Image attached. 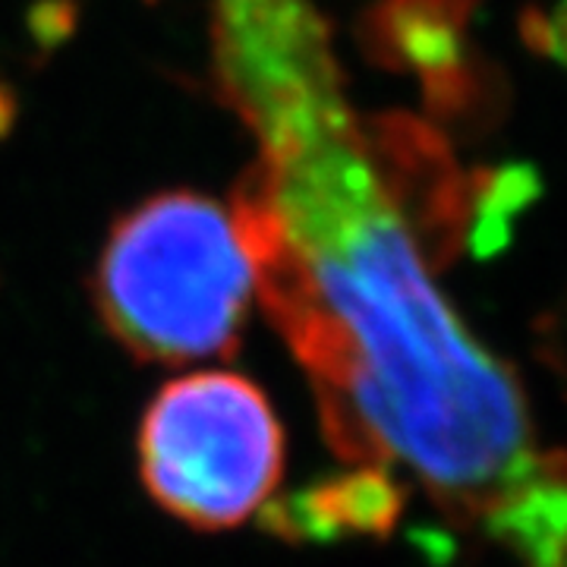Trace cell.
<instances>
[{"label": "cell", "instance_id": "cell-3", "mask_svg": "<svg viewBox=\"0 0 567 567\" xmlns=\"http://www.w3.org/2000/svg\"><path fill=\"white\" fill-rule=\"evenodd\" d=\"M152 498L199 529L244 524L271 498L284 435L259 388L234 372H193L164 385L140 429Z\"/></svg>", "mask_w": 567, "mask_h": 567}, {"label": "cell", "instance_id": "cell-5", "mask_svg": "<svg viewBox=\"0 0 567 567\" xmlns=\"http://www.w3.org/2000/svg\"><path fill=\"white\" fill-rule=\"evenodd\" d=\"M527 35L536 48H543L548 58L567 66V0H561L551 13H533L527 20Z\"/></svg>", "mask_w": 567, "mask_h": 567}, {"label": "cell", "instance_id": "cell-4", "mask_svg": "<svg viewBox=\"0 0 567 567\" xmlns=\"http://www.w3.org/2000/svg\"><path fill=\"white\" fill-rule=\"evenodd\" d=\"M473 0H382L369 20L379 58L423 80L432 107L445 117L480 107V66L466 54V17Z\"/></svg>", "mask_w": 567, "mask_h": 567}, {"label": "cell", "instance_id": "cell-2", "mask_svg": "<svg viewBox=\"0 0 567 567\" xmlns=\"http://www.w3.org/2000/svg\"><path fill=\"white\" fill-rule=\"evenodd\" d=\"M95 297L107 331L140 360L227 357L256 297L234 208L189 189L136 205L104 244Z\"/></svg>", "mask_w": 567, "mask_h": 567}, {"label": "cell", "instance_id": "cell-1", "mask_svg": "<svg viewBox=\"0 0 567 567\" xmlns=\"http://www.w3.org/2000/svg\"><path fill=\"white\" fill-rule=\"evenodd\" d=\"M212 58L256 142L234 193L256 297L303 365L328 445L488 533L567 466L539 451L517 379L432 278V244L347 99L322 7L212 0Z\"/></svg>", "mask_w": 567, "mask_h": 567}]
</instances>
